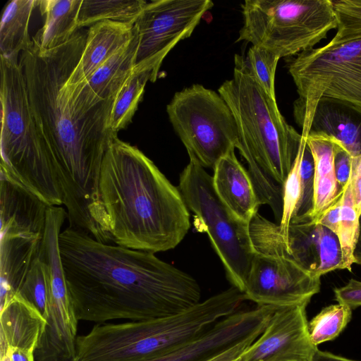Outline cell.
I'll return each instance as SVG.
<instances>
[{
    "instance_id": "6da1fadb",
    "label": "cell",
    "mask_w": 361,
    "mask_h": 361,
    "mask_svg": "<svg viewBox=\"0 0 361 361\" xmlns=\"http://www.w3.org/2000/svg\"><path fill=\"white\" fill-rule=\"evenodd\" d=\"M80 30L49 50L33 37L19 63L36 124L54 160L69 226L103 240L108 226L99 183L104 156L117 136L109 128L115 99L93 104L68 82L86 42L87 31Z\"/></svg>"
},
{
    "instance_id": "7a4b0ae2",
    "label": "cell",
    "mask_w": 361,
    "mask_h": 361,
    "mask_svg": "<svg viewBox=\"0 0 361 361\" xmlns=\"http://www.w3.org/2000/svg\"><path fill=\"white\" fill-rule=\"evenodd\" d=\"M59 248L79 321L165 317L200 302L197 281L154 253L104 243L71 226L61 232Z\"/></svg>"
},
{
    "instance_id": "3957f363",
    "label": "cell",
    "mask_w": 361,
    "mask_h": 361,
    "mask_svg": "<svg viewBox=\"0 0 361 361\" xmlns=\"http://www.w3.org/2000/svg\"><path fill=\"white\" fill-rule=\"evenodd\" d=\"M99 193L117 245L152 253L177 246L190 228L178 188L136 147L111 139L103 158Z\"/></svg>"
},
{
    "instance_id": "277c9868",
    "label": "cell",
    "mask_w": 361,
    "mask_h": 361,
    "mask_svg": "<svg viewBox=\"0 0 361 361\" xmlns=\"http://www.w3.org/2000/svg\"><path fill=\"white\" fill-rule=\"evenodd\" d=\"M237 126L236 148L248 166L261 204L271 207L281 221L283 187L293 166L302 136L281 114L276 98L257 82L235 54L233 78L219 88Z\"/></svg>"
},
{
    "instance_id": "5b68a950",
    "label": "cell",
    "mask_w": 361,
    "mask_h": 361,
    "mask_svg": "<svg viewBox=\"0 0 361 361\" xmlns=\"http://www.w3.org/2000/svg\"><path fill=\"white\" fill-rule=\"evenodd\" d=\"M246 300L232 286L173 316L97 324L77 336L72 361H147L163 356L240 310Z\"/></svg>"
},
{
    "instance_id": "8992f818",
    "label": "cell",
    "mask_w": 361,
    "mask_h": 361,
    "mask_svg": "<svg viewBox=\"0 0 361 361\" xmlns=\"http://www.w3.org/2000/svg\"><path fill=\"white\" fill-rule=\"evenodd\" d=\"M1 56L0 171L49 207L63 204L51 152L33 116L19 58Z\"/></svg>"
},
{
    "instance_id": "52a82bcc",
    "label": "cell",
    "mask_w": 361,
    "mask_h": 361,
    "mask_svg": "<svg viewBox=\"0 0 361 361\" xmlns=\"http://www.w3.org/2000/svg\"><path fill=\"white\" fill-rule=\"evenodd\" d=\"M238 41L264 49L279 58L313 48L337 29L331 0H246Z\"/></svg>"
},
{
    "instance_id": "ba28073f",
    "label": "cell",
    "mask_w": 361,
    "mask_h": 361,
    "mask_svg": "<svg viewBox=\"0 0 361 361\" xmlns=\"http://www.w3.org/2000/svg\"><path fill=\"white\" fill-rule=\"evenodd\" d=\"M296 86L293 103L296 123L305 135L315 106L327 97L361 109V38L338 44L329 42L286 59Z\"/></svg>"
},
{
    "instance_id": "9c48e42d",
    "label": "cell",
    "mask_w": 361,
    "mask_h": 361,
    "mask_svg": "<svg viewBox=\"0 0 361 361\" xmlns=\"http://www.w3.org/2000/svg\"><path fill=\"white\" fill-rule=\"evenodd\" d=\"M189 210L208 233L227 278L243 292L255 254L249 225L239 220L216 194L212 176L190 161L180 176L178 187Z\"/></svg>"
},
{
    "instance_id": "30bf717a",
    "label": "cell",
    "mask_w": 361,
    "mask_h": 361,
    "mask_svg": "<svg viewBox=\"0 0 361 361\" xmlns=\"http://www.w3.org/2000/svg\"><path fill=\"white\" fill-rule=\"evenodd\" d=\"M166 112L190 161L204 169H214L221 158L236 148V122L219 92L192 85L175 93Z\"/></svg>"
},
{
    "instance_id": "8fae6325",
    "label": "cell",
    "mask_w": 361,
    "mask_h": 361,
    "mask_svg": "<svg viewBox=\"0 0 361 361\" xmlns=\"http://www.w3.org/2000/svg\"><path fill=\"white\" fill-rule=\"evenodd\" d=\"M249 230L255 252L291 257L316 277L343 269L338 235L309 216L291 220L282 234L279 224L257 212Z\"/></svg>"
},
{
    "instance_id": "7c38bea8",
    "label": "cell",
    "mask_w": 361,
    "mask_h": 361,
    "mask_svg": "<svg viewBox=\"0 0 361 361\" xmlns=\"http://www.w3.org/2000/svg\"><path fill=\"white\" fill-rule=\"evenodd\" d=\"M214 4L210 0H154L147 2L135 23L138 36L135 66L163 59L189 37Z\"/></svg>"
},
{
    "instance_id": "4fadbf2b",
    "label": "cell",
    "mask_w": 361,
    "mask_h": 361,
    "mask_svg": "<svg viewBox=\"0 0 361 361\" xmlns=\"http://www.w3.org/2000/svg\"><path fill=\"white\" fill-rule=\"evenodd\" d=\"M320 286V278L293 258L255 252L243 293L259 306L283 307L307 305Z\"/></svg>"
},
{
    "instance_id": "5bb4252c",
    "label": "cell",
    "mask_w": 361,
    "mask_h": 361,
    "mask_svg": "<svg viewBox=\"0 0 361 361\" xmlns=\"http://www.w3.org/2000/svg\"><path fill=\"white\" fill-rule=\"evenodd\" d=\"M306 305L279 307L239 361H311L317 347L309 336Z\"/></svg>"
},
{
    "instance_id": "9a60e30c",
    "label": "cell",
    "mask_w": 361,
    "mask_h": 361,
    "mask_svg": "<svg viewBox=\"0 0 361 361\" xmlns=\"http://www.w3.org/2000/svg\"><path fill=\"white\" fill-rule=\"evenodd\" d=\"M1 237L43 236L49 207L18 181L1 172Z\"/></svg>"
},
{
    "instance_id": "2e32d148",
    "label": "cell",
    "mask_w": 361,
    "mask_h": 361,
    "mask_svg": "<svg viewBox=\"0 0 361 361\" xmlns=\"http://www.w3.org/2000/svg\"><path fill=\"white\" fill-rule=\"evenodd\" d=\"M213 170V185L219 197L235 217L250 225L261 203L248 171L235 157V149L221 158Z\"/></svg>"
},
{
    "instance_id": "e0dca14e",
    "label": "cell",
    "mask_w": 361,
    "mask_h": 361,
    "mask_svg": "<svg viewBox=\"0 0 361 361\" xmlns=\"http://www.w3.org/2000/svg\"><path fill=\"white\" fill-rule=\"evenodd\" d=\"M323 133L351 156L361 154V109L345 101L322 97L317 103L305 135Z\"/></svg>"
},
{
    "instance_id": "ac0fdd59",
    "label": "cell",
    "mask_w": 361,
    "mask_h": 361,
    "mask_svg": "<svg viewBox=\"0 0 361 361\" xmlns=\"http://www.w3.org/2000/svg\"><path fill=\"white\" fill-rule=\"evenodd\" d=\"M134 25L106 20L90 26L87 32L83 52L68 82L78 85L90 77L132 39Z\"/></svg>"
},
{
    "instance_id": "d6986e66",
    "label": "cell",
    "mask_w": 361,
    "mask_h": 361,
    "mask_svg": "<svg viewBox=\"0 0 361 361\" xmlns=\"http://www.w3.org/2000/svg\"><path fill=\"white\" fill-rule=\"evenodd\" d=\"M0 357L11 348L35 352L46 319L18 294L0 310Z\"/></svg>"
},
{
    "instance_id": "ffe728a7",
    "label": "cell",
    "mask_w": 361,
    "mask_h": 361,
    "mask_svg": "<svg viewBox=\"0 0 361 361\" xmlns=\"http://www.w3.org/2000/svg\"><path fill=\"white\" fill-rule=\"evenodd\" d=\"M43 236L18 235L0 238V310L19 290L38 254Z\"/></svg>"
},
{
    "instance_id": "44dd1931",
    "label": "cell",
    "mask_w": 361,
    "mask_h": 361,
    "mask_svg": "<svg viewBox=\"0 0 361 361\" xmlns=\"http://www.w3.org/2000/svg\"><path fill=\"white\" fill-rule=\"evenodd\" d=\"M306 143L314 161V203L310 217L317 221L343 192L338 183L334 169V157L338 142L323 133H310Z\"/></svg>"
},
{
    "instance_id": "7402d4cb",
    "label": "cell",
    "mask_w": 361,
    "mask_h": 361,
    "mask_svg": "<svg viewBox=\"0 0 361 361\" xmlns=\"http://www.w3.org/2000/svg\"><path fill=\"white\" fill-rule=\"evenodd\" d=\"M137 47L138 36L134 27L132 39L86 80L77 85L85 100L96 104L116 99L135 66Z\"/></svg>"
},
{
    "instance_id": "603a6c76",
    "label": "cell",
    "mask_w": 361,
    "mask_h": 361,
    "mask_svg": "<svg viewBox=\"0 0 361 361\" xmlns=\"http://www.w3.org/2000/svg\"><path fill=\"white\" fill-rule=\"evenodd\" d=\"M82 0H40L38 1L44 24L35 37L44 50L68 42L80 29L78 16Z\"/></svg>"
},
{
    "instance_id": "cb8c5ba5",
    "label": "cell",
    "mask_w": 361,
    "mask_h": 361,
    "mask_svg": "<svg viewBox=\"0 0 361 361\" xmlns=\"http://www.w3.org/2000/svg\"><path fill=\"white\" fill-rule=\"evenodd\" d=\"M162 61L154 59L135 66L114 100L109 121V128L112 133L117 135L119 130L131 122L147 81L156 80Z\"/></svg>"
},
{
    "instance_id": "d4e9b609",
    "label": "cell",
    "mask_w": 361,
    "mask_h": 361,
    "mask_svg": "<svg viewBox=\"0 0 361 361\" xmlns=\"http://www.w3.org/2000/svg\"><path fill=\"white\" fill-rule=\"evenodd\" d=\"M37 0H12L5 6L0 23V56L19 58L32 44L28 27Z\"/></svg>"
},
{
    "instance_id": "484cf974",
    "label": "cell",
    "mask_w": 361,
    "mask_h": 361,
    "mask_svg": "<svg viewBox=\"0 0 361 361\" xmlns=\"http://www.w3.org/2000/svg\"><path fill=\"white\" fill-rule=\"evenodd\" d=\"M147 4L144 0H82L78 24L80 28L106 20L134 25Z\"/></svg>"
},
{
    "instance_id": "4316f807",
    "label": "cell",
    "mask_w": 361,
    "mask_h": 361,
    "mask_svg": "<svg viewBox=\"0 0 361 361\" xmlns=\"http://www.w3.org/2000/svg\"><path fill=\"white\" fill-rule=\"evenodd\" d=\"M359 219L350 179L344 187L338 238L341 244L343 269L351 270L354 264L353 252L359 233Z\"/></svg>"
},
{
    "instance_id": "83f0119b",
    "label": "cell",
    "mask_w": 361,
    "mask_h": 361,
    "mask_svg": "<svg viewBox=\"0 0 361 361\" xmlns=\"http://www.w3.org/2000/svg\"><path fill=\"white\" fill-rule=\"evenodd\" d=\"M352 310L343 304L331 305L322 311L308 322V331L311 342L315 346L334 339L350 322Z\"/></svg>"
},
{
    "instance_id": "f1b7e54d",
    "label": "cell",
    "mask_w": 361,
    "mask_h": 361,
    "mask_svg": "<svg viewBox=\"0 0 361 361\" xmlns=\"http://www.w3.org/2000/svg\"><path fill=\"white\" fill-rule=\"evenodd\" d=\"M48 292L47 267L45 262L37 254L18 295L32 305L45 318Z\"/></svg>"
},
{
    "instance_id": "f546056e",
    "label": "cell",
    "mask_w": 361,
    "mask_h": 361,
    "mask_svg": "<svg viewBox=\"0 0 361 361\" xmlns=\"http://www.w3.org/2000/svg\"><path fill=\"white\" fill-rule=\"evenodd\" d=\"M279 59L274 54L255 46H251L244 56L245 64L252 76L273 97H275V73Z\"/></svg>"
},
{
    "instance_id": "4dcf8cb0",
    "label": "cell",
    "mask_w": 361,
    "mask_h": 361,
    "mask_svg": "<svg viewBox=\"0 0 361 361\" xmlns=\"http://www.w3.org/2000/svg\"><path fill=\"white\" fill-rule=\"evenodd\" d=\"M338 19L337 31L329 42L338 44L361 38V0L332 1Z\"/></svg>"
},
{
    "instance_id": "1f68e13d",
    "label": "cell",
    "mask_w": 361,
    "mask_h": 361,
    "mask_svg": "<svg viewBox=\"0 0 361 361\" xmlns=\"http://www.w3.org/2000/svg\"><path fill=\"white\" fill-rule=\"evenodd\" d=\"M305 142L306 138L302 136L298 155L283 187V212L279 224L280 232L282 234L287 232L290 222L294 217L299 204L300 198V164Z\"/></svg>"
},
{
    "instance_id": "d6a6232c",
    "label": "cell",
    "mask_w": 361,
    "mask_h": 361,
    "mask_svg": "<svg viewBox=\"0 0 361 361\" xmlns=\"http://www.w3.org/2000/svg\"><path fill=\"white\" fill-rule=\"evenodd\" d=\"M314 177L313 157L305 142L300 164V198L295 214L292 220L300 217H310L314 203Z\"/></svg>"
},
{
    "instance_id": "836d02e7",
    "label": "cell",
    "mask_w": 361,
    "mask_h": 361,
    "mask_svg": "<svg viewBox=\"0 0 361 361\" xmlns=\"http://www.w3.org/2000/svg\"><path fill=\"white\" fill-rule=\"evenodd\" d=\"M336 301L353 310L361 306V281L354 279L341 288L334 289Z\"/></svg>"
},
{
    "instance_id": "e575fe53",
    "label": "cell",
    "mask_w": 361,
    "mask_h": 361,
    "mask_svg": "<svg viewBox=\"0 0 361 361\" xmlns=\"http://www.w3.org/2000/svg\"><path fill=\"white\" fill-rule=\"evenodd\" d=\"M351 157L338 143L334 157V169L336 180L343 188L346 185L350 179Z\"/></svg>"
},
{
    "instance_id": "d590c367",
    "label": "cell",
    "mask_w": 361,
    "mask_h": 361,
    "mask_svg": "<svg viewBox=\"0 0 361 361\" xmlns=\"http://www.w3.org/2000/svg\"><path fill=\"white\" fill-rule=\"evenodd\" d=\"M260 334L250 336L220 352L207 361H239L243 353Z\"/></svg>"
},
{
    "instance_id": "8d00e7d4",
    "label": "cell",
    "mask_w": 361,
    "mask_h": 361,
    "mask_svg": "<svg viewBox=\"0 0 361 361\" xmlns=\"http://www.w3.org/2000/svg\"><path fill=\"white\" fill-rule=\"evenodd\" d=\"M350 181L355 209L361 215V154L351 157Z\"/></svg>"
},
{
    "instance_id": "74e56055",
    "label": "cell",
    "mask_w": 361,
    "mask_h": 361,
    "mask_svg": "<svg viewBox=\"0 0 361 361\" xmlns=\"http://www.w3.org/2000/svg\"><path fill=\"white\" fill-rule=\"evenodd\" d=\"M342 197L315 221L338 235L341 220Z\"/></svg>"
},
{
    "instance_id": "f35d334b",
    "label": "cell",
    "mask_w": 361,
    "mask_h": 361,
    "mask_svg": "<svg viewBox=\"0 0 361 361\" xmlns=\"http://www.w3.org/2000/svg\"><path fill=\"white\" fill-rule=\"evenodd\" d=\"M12 361H35V352L21 348H11L8 350Z\"/></svg>"
},
{
    "instance_id": "ab89813d",
    "label": "cell",
    "mask_w": 361,
    "mask_h": 361,
    "mask_svg": "<svg viewBox=\"0 0 361 361\" xmlns=\"http://www.w3.org/2000/svg\"><path fill=\"white\" fill-rule=\"evenodd\" d=\"M311 361H355L329 352H323L318 348L315 350Z\"/></svg>"
},
{
    "instance_id": "60d3db41",
    "label": "cell",
    "mask_w": 361,
    "mask_h": 361,
    "mask_svg": "<svg viewBox=\"0 0 361 361\" xmlns=\"http://www.w3.org/2000/svg\"><path fill=\"white\" fill-rule=\"evenodd\" d=\"M359 233L353 252L354 263L361 265V215L359 219Z\"/></svg>"
},
{
    "instance_id": "b9f144b4",
    "label": "cell",
    "mask_w": 361,
    "mask_h": 361,
    "mask_svg": "<svg viewBox=\"0 0 361 361\" xmlns=\"http://www.w3.org/2000/svg\"><path fill=\"white\" fill-rule=\"evenodd\" d=\"M0 361H12V360L9 353H6L4 355L0 357Z\"/></svg>"
}]
</instances>
